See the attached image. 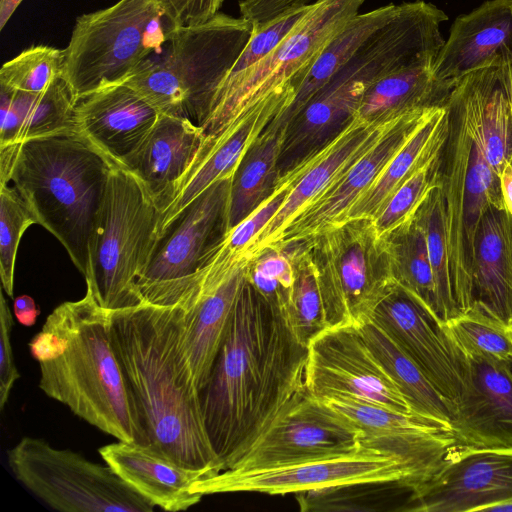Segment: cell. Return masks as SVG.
Returning <instances> with one entry per match:
<instances>
[{
	"instance_id": "cell-50",
	"label": "cell",
	"mask_w": 512,
	"mask_h": 512,
	"mask_svg": "<svg viewBox=\"0 0 512 512\" xmlns=\"http://www.w3.org/2000/svg\"><path fill=\"white\" fill-rule=\"evenodd\" d=\"M309 2L310 0H241L239 11L241 17L259 27L291 10L311 4Z\"/></svg>"
},
{
	"instance_id": "cell-7",
	"label": "cell",
	"mask_w": 512,
	"mask_h": 512,
	"mask_svg": "<svg viewBox=\"0 0 512 512\" xmlns=\"http://www.w3.org/2000/svg\"><path fill=\"white\" fill-rule=\"evenodd\" d=\"M158 204L131 170L111 169L85 277L101 307L115 311L144 303L138 280L158 240Z\"/></svg>"
},
{
	"instance_id": "cell-20",
	"label": "cell",
	"mask_w": 512,
	"mask_h": 512,
	"mask_svg": "<svg viewBox=\"0 0 512 512\" xmlns=\"http://www.w3.org/2000/svg\"><path fill=\"white\" fill-rule=\"evenodd\" d=\"M370 320L388 334L454 412L463 388L460 357L441 325L397 284Z\"/></svg>"
},
{
	"instance_id": "cell-1",
	"label": "cell",
	"mask_w": 512,
	"mask_h": 512,
	"mask_svg": "<svg viewBox=\"0 0 512 512\" xmlns=\"http://www.w3.org/2000/svg\"><path fill=\"white\" fill-rule=\"evenodd\" d=\"M307 357L282 311L247 280L200 391L222 470L305 387Z\"/></svg>"
},
{
	"instance_id": "cell-8",
	"label": "cell",
	"mask_w": 512,
	"mask_h": 512,
	"mask_svg": "<svg viewBox=\"0 0 512 512\" xmlns=\"http://www.w3.org/2000/svg\"><path fill=\"white\" fill-rule=\"evenodd\" d=\"M175 28L156 0H119L82 14L63 49L62 77L78 99L124 83L168 43Z\"/></svg>"
},
{
	"instance_id": "cell-3",
	"label": "cell",
	"mask_w": 512,
	"mask_h": 512,
	"mask_svg": "<svg viewBox=\"0 0 512 512\" xmlns=\"http://www.w3.org/2000/svg\"><path fill=\"white\" fill-rule=\"evenodd\" d=\"M111 311L86 286L66 301L29 342L39 362L40 389L118 441L150 445L135 397L112 345Z\"/></svg>"
},
{
	"instance_id": "cell-35",
	"label": "cell",
	"mask_w": 512,
	"mask_h": 512,
	"mask_svg": "<svg viewBox=\"0 0 512 512\" xmlns=\"http://www.w3.org/2000/svg\"><path fill=\"white\" fill-rule=\"evenodd\" d=\"M382 239L395 283L441 325L425 232L416 211Z\"/></svg>"
},
{
	"instance_id": "cell-25",
	"label": "cell",
	"mask_w": 512,
	"mask_h": 512,
	"mask_svg": "<svg viewBox=\"0 0 512 512\" xmlns=\"http://www.w3.org/2000/svg\"><path fill=\"white\" fill-rule=\"evenodd\" d=\"M512 62V0H487L452 24L433 65L434 76L455 85L463 76Z\"/></svg>"
},
{
	"instance_id": "cell-52",
	"label": "cell",
	"mask_w": 512,
	"mask_h": 512,
	"mask_svg": "<svg viewBox=\"0 0 512 512\" xmlns=\"http://www.w3.org/2000/svg\"><path fill=\"white\" fill-rule=\"evenodd\" d=\"M500 187L504 207L512 217V163L509 162L500 174Z\"/></svg>"
},
{
	"instance_id": "cell-33",
	"label": "cell",
	"mask_w": 512,
	"mask_h": 512,
	"mask_svg": "<svg viewBox=\"0 0 512 512\" xmlns=\"http://www.w3.org/2000/svg\"><path fill=\"white\" fill-rule=\"evenodd\" d=\"M287 128L273 123L255 139L238 164L231 182L227 232L255 211L274 191L278 160Z\"/></svg>"
},
{
	"instance_id": "cell-39",
	"label": "cell",
	"mask_w": 512,
	"mask_h": 512,
	"mask_svg": "<svg viewBox=\"0 0 512 512\" xmlns=\"http://www.w3.org/2000/svg\"><path fill=\"white\" fill-rule=\"evenodd\" d=\"M447 338L466 356L508 363L512 357V327L472 308L441 325Z\"/></svg>"
},
{
	"instance_id": "cell-21",
	"label": "cell",
	"mask_w": 512,
	"mask_h": 512,
	"mask_svg": "<svg viewBox=\"0 0 512 512\" xmlns=\"http://www.w3.org/2000/svg\"><path fill=\"white\" fill-rule=\"evenodd\" d=\"M286 109L280 103L257 102L239 113L218 135L205 137L194 161L158 203V235L212 184L232 176L255 139Z\"/></svg>"
},
{
	"instance_id": "cell-42",
	"label": "cell",
	"mask_w": 512,
	"mask_h": 512,
	"mask_svg": "<svg viewBox=\"0 0 512 512\" xmlns=\"http://www.w3.org/2000/svg\"><path fill=\"white\" fill-rule=\"evenodd\" d=\"M78 98L61 76L43 92L35 93L22 125L17 143L75 129V106Z\"/></svg>"
},
{
	"instance_id": "cell-2",
	"label": "cell",
	"mask_w": 512,
	"mask_h": 512,
	"mask_svg": "<svg viewBox=\"0 0 512 512\" xmlns=\"http://www.w3.org/2000/svg\"><path fill=\"white\" fill-rule=\"evenodd\" d=\"M183 307L142 303L111 311L110 333L150 445L207 477L222 471L200 391L180 350Z\"/></svg>"
},
{
	"instance_id": "cell-26",
	"label": "cell",
	"mask_w": 512,
	"mask_h": 512,
	"mask_svg": "<svg viewBox=\"0 0 512 512\" xmlns=\"http://www.w3.org/2000/svg\"><path fill=\"white\" fill-rule=\"evenodd\" d=\"M98 452L120 478L163 510H187L203 497L190 487L206 473L184 467L151 446L118 441Z\"/></svg>"
},
{
	"instance_id": "cell-37",
	"label": "cell",
	"mask_w": 512,
	"mask_h": 512,
	"mask_svg": "<svg viewBox=\"0 0 512 512\" xmlns=\"http://www.w3.org/2000/svg\"><path fill=\"white\" fill-rule=\"evenodd\" d=\"M294 244V282L282 312L297 339L309 343L327 329L317 270L304 241Z\"/></svg>"
},
{
	"instance_id": "cell-38",
	"label": "cell",
	"mask_w": 512,
	"mask_h": 512,
	"mask_svg": "<svg viewBox=\"0 0 512 512\" xmlns=\"http://www.w3.org/2000/svg\"><path fill=\"white\" fill-rule=\"evenodd\" d=\"M416 213L423 226L430 264L434 274L441 325L460 315L456 306L450 273L445 223V203L440 185L432 188Z\"/></svg>"
},
{
	"instance_id": "cell-40",
	"label": "cell",
	"mask_w": 512,
	"mask_h": 512,
	"mask_svg": "<svg viewBox=\"0 0 512 512\" xmlns=\"http://www.w3.org/2000/svg\"><path fill=\"white\" fill-rule=\"evenodd\" d=\"M402 492H411L397 481L361 482L295 493L302 511H378Z\"/></svg>"
},
{
	"instance_id": "cell-55",
	"label": "cell",
	"mask_w": 512,
	"mask_h": 512,
	"mask_svg": "<svg viewBox=\"0 0 512 512\" xmlns=\"http://www.w3.org/2000/svg\"><path fill=\"white\" fill-rule=\"evenodd\" d=\"M510 93H511V105H512V63H511V70H510Z\"/></svg>"
},
{
	"instance_id": "cell-15",
	"label": "cell",
	"mask_w": 512,
	"mask_h": 512,
	"mask_svg": "<svg viewBox=\"0 0 512 512\" xmlns=\"http://www.w3.org/2000/svg\"><path fill=\"white\" fill-rule=\"evenodd\" d=\"M305 387L321 400L349 396L395 412L415 415L357 326L330 327L311 340Z\"/></svg>"
},
{
	"instance_id": "cell-10",
	"label": "cell",
	"mask_w": 512,
	"mask_h": 512,
	"mask_svg": "<svg viewBox=\"0 0 512 512\" xmlns=\"http://www.w3.org/2000/svg\"><path fill=\"white\" fill-rule=\"evenodd\" d=\"M14 476L62 512H152L149 500L108 465L92 462L44 439L24 437L7 451Z\"/></svg>"
},
{
	"instance_id": "cell-12",
	"label": "cell",
	"mask_w": 512,
	"mask_h": 512,
	"mask_svg": "<svg viewBox=\"0 0 512 512\" xmlns=\"http://www.w3.org/2000/svg\"><path fill=\"white\" fill-rule=\"evenodd\" d=\"M232 176L207 188L159 236L138 280L145 303L175 305L188 294L204 261L227 233Z\"/></svg>"
},
{
	"instance_id": "cell-51",
	"label": "cell",
	"mask_w": 512,
	"mask_h": 512,
	"mask_svg": "<svg viewBox=\"0 0 512 512\" xmlns=\"http://www.w3.org/2000/svg\"><path fill=\"white\" fill-rule=\"evenodd\" d=\"M13 310L17 321L27 327L34 325L40 314V309L29 295L18 296L14 300Z\"/></svg>"
},
{
	"instance_id": "cell-36",
	"label": "cell",
	"mask_w": 512,
	"mask_h": 512,
	"mask_svg": "<svg viewBox=\"0 0 512 512\" xmlns=\"http://www.w3.org/2000/svg\"><path fill=\"white\" fill-rule=\"evenodd\" d=\"M399 4H388L364 14L352 17L328 42L303 83L299 87L287 110L273 122L287 125L302 111L315 93L330 79L361 44L398 10Z\"/></svg>"
},
{
	"instance_id": "cell-32",
	"label": "cell",
	"mask_w": 512,
	"mask_h": 512,
	"mask_svg": "<svg viewBox=\"0 0 512 512\" xmlns=\"http://www.w3.org/2000/svg\"><path fill=\"white\" fill-rule=\"evenodd\" d=\"M453 86L434 76L433 65L401 69L374 82L354 115L368 122H385L413 110L442 107Z\"/></svg>"
},
{
	"instance_id": "cell-16",
	"label": "cell",
	"mask_w": 512,
	"mask_h": 512,
	"mask_svg": "<svg viewBox=\"0 0 512 512\" xmlns=\"http://www.w3.org/2000/svg\"><path fill=\"white\" fill-rule=\"evenodd\" d=\"M512 499V448L455 444L439 469L414 489L409 512H489Z\"/></svg>"
},
{
	"instance_id": "cell-17",
	"label": "cell",
	"mask_w": 512,
	"mask_h": 512,
	"mask_svg": "<svg viewBox=\"0 0 512 512\" xmlns=\"http://www.w3.org/2000/svg\"><path fill=\"white\" fill-rule=\"evenodd\" d=\"M249 256L239 260L210 256L188 294L183 307L180 350L196 388L207 383L215 358L247 281Z\"/></svg>"
},
{
	"instance_id": "cell-11",
	"label": "cell",
	"mask_w": 512,
	"mask_h": 512,
	"mask_svg": "<svg viewBox=\"0 0 512 512\" xmlns=\"http://www.w3.org/2000/svg\"><path fill=\"white\" fill-rule=\"evenodd\" d=\"M366 0H317L283 41L262 59L237 89L205 120L211 138L247 107L264 100L292 103L299 87L331 38Z\"/></svg>"
},
{
	"instance_id": "cell-13",
	"label": "cell",
	"mask_w": 512,
	"mask_h": 512,
	"mask_svg": "<svg viewBox=\"0 0 512 512\" xmlns=\"http://www.w3.org/2000/svg\"><path fill=\"white\" fill-rule=\"evenodd\" d=\"M359 446L357 429L304 387L224 470L283 466L351 452Z\"/></svg>"
},
{
	"instance_id": "cell-14",
	"label": "cell",
	"mask_w": 512,
	"mask_h": 512,
	"mask_svg": "<svg viewBox=\"0 0 512 512\" xmlns=\"http://www.w3.org/2000/svg\"><path fill=\"white\" fill-rule=\"evenodd\" d=\"M381 481L401 482L410 489L409 473L398 459L360 445L351 452L283 466L222 470L194 482L190 492L202 496L230 492L295 494L336 485Z\"/></svg>"
},
{
	"instance_id": "cell-56",
	"label": "cell",
	"mask_w": 512,
	"mask_h": 512,
	"mask_svg": "<svg viewBox=\"0 0 512 512\" xmlns=\"http://www.w3.org/2000/svg\"><path fill=\"white\" fill-rule=\"evenodd\" d=\"M507 367H508L509 371H510V372H511V374H512V357H511V359L508 361V363H507Z\"/></svg>"
},
{
	"instance_id": "cell-48",
	"label": "cell",
	"mask_w": 512,
	"mask_h": 512,
	"mask_svg": "<svg viewBox=\"0 0 512 512\" xmlns=\"http://www.w3.org/2000/svg\"><path fill=\"white\" fill-rule=\"evenodd\" d=\"M13 318L8 303L0 293V409L5 408L10 392L20 377L11 345Z\"/></svg>"
},
{
	"instance_id": "cell-45",
	"label": "cell",
	"mask_w": 512,
	"mask_h": 512,
	"mask_svg": "<svg viewBox=\"0 0 512 512\" xmlns=\"http://www.w3.org/2000/svg\"><path fill=\"white\" fill-rule=\"evenodd\" d=\"M308 165L305 155L285 175L280 176L273 193L248 217L230 229L217 245V250L230 257H244L246 250L282 207L292 187Z\"/></svg>"
},
{
	"instance_id": "cell-43",
	"label": "cell",
	"mask_w": 512,
	"mask_h": 512,
	"mask_svg": "<svg viewBox=\"0 0 512 512\" xmlns=\"http://www.w3.org/2000/svg\"><path fill=\"white\" fill-rule=\"evenodd\" d=\"M294 244L270 245L249 256L247 280L273 307L284 311L294 282Z\"/></svg>"
},
{
	"instance_id": "cell-30",
	"label": "cell",
	"mask_w": 512,
	"mask_h": 512,
	"mask_svg": "<svg viewBox=\"0 0 512 512\" xmlns=\"http://www.w3.org/2000/svg\"><path fill=\"white\" fill-rule=\"evenodd\" d=\"M511 63L492 65L464 76L485 158L499 177L505 165L512 163Z\"/></svg>"
},
{
	"instance_id": "cell-22",
	"label": "cell",
	"mask_w": 512,
	"mask_h": 512,
	"mask_svg": "<svg viewBox=\"0 0 512 512\" xmlns=\"http://www.w3.org/2000/svg\"><path fill=\"white\" fill-rule=\"evenodd\" d=\"M457 350L463 381L451 420L457 444L512 448V374L507 363Z\"/></svg>"
},
{
	"instance_id": "cell-54",
	"label": "cell",
	"mask_w": 512,
	"mask_h": 512,
	"mask_svg": "<svg viewBox=\"0 0 512 512\" xmlns=\"http://www.w3.org/2000/svg\"><path fill=\"white\" fill-rule=\"evenodd\" d=\"M489 512H512V499L491 507Z\"/></svg>"
},
{
	"instance_id": "cell-27",
	"label": "cell",
	"mask_w": 512,
	"mask_h": 512,
	"mask_svg": "<svg viewBox=\"0 0 512 512\" xmlns=\"http://www.w3.org/2000/svg\"><path fill=\"white\" fill-rule=\"evenodd\" d=\"M374 81L375 74L365 63H344L287 125L282 154L313 150L332 138V132L340 131L353 118Z\"/></svg>"
},
{
	"instance_id": "cell-49",
	"label": "cell",
	"mask_w": 512,
	"mask_h": 512,
	"mask_svg": "<svg viewBox=\"0 0 512 512\" xmlns=\"http://www.w3.org/2000/svg\"><path fill=\"white\" fill-rule=\"evenodd\" d=\"M176 27L202 24L217 13L223 0H156Z\"/></svg>"
},
{
	"instance_id": "cell-18",
	"label": "cell",
	"mask_w": 512,
	"mask_h": 512,
	"mask_svg": "<svg viewBox=\"0 0 512 512\" xmlns=\"http://www.w3.org/2000/svg\"><path fill=\"white\" fill-rule=\"evenodd\" d=\"M358 431L362 446L398 459L410 476L411 492L441 466L457 444L451 427L411 414H403L349 396L323 399Z\"/></svg>"
},
{
	"instance_id": "cell-5",
	"label": "cell",
	"mask_w": 512,
	"mask_h": 512,
	"mask_svg": "<svg viewBox=\"0 0 512 512\" xmlns=\"http://www.w3.org/2000/svg\"><path fill=\"white\" fill-rule=\"evenodd\" d=\"M445 109L447 133L441 151L440 188L445 203L453 294L463 314L474 304V240L481 216L489 205L505 207L500 177L484 155L464 77L453 86Z\"/></svg>"
},
{
	"instance_id": "cell-28",
	"label": "cell",
	"mask_w": 512,
	"mask_h": 512,
	"mask_svg": "<svg viewBox=\"0 0 512 512\" xmlns=\"http://www.w3.org/2000/svg\"><path fill=\"white\" fill-rule=\"evenodd\" d=\"M472 308L512 327V217L489 205L474 240ZM471 308V309H472Z\"/></svg>"
},
{
	"instance_id": "cell-53",
	"label": "cell",
	"mask_w": 512,
	"mask_h": 512,
	"mask_svg": "<svg viewBox=\"0 0 512 512\" xmlns=\"http://www.w3.org/2000/svg\"><path fill=\"white\" fill-rule=\"evenodd\" d=\"M23 0H0V30H2Z\"/></svg>"
},
{
	"instance_id": "cell-29",
	"label": "cell",
	"mask_w": 512,
	"mask_h": 512,
	"mask_svg": "<svg viewBox=\"0 0 512 512\" xmlns=\"http://www.w3.org/2000/svg\"><path fill=\"white\" fill-rule=\"evenodd\" d=\"M205 139L190 119L160 114L123 167L147 186L157 204L194 161Z\"/></svg>"
},
{
	"instance_id": "cell-9",
	"label": "cell",
	"mask_w": 512,
	"mask_h": 512,
	"mask_svg": "<svg viewBox=\"0 0 512 512\" xmlns=\"http://www.w3.org/2000/svg\"><path fill=\"white\" fill-rule=\"evenodd\" d=\"M304 242L317 270L327 327L369 321L396 286L373 220L350 219Z\"/></svg>"
},
{
	"instance_id": "cell-4",
	"label": "cell",
	"mask_w": 512,
	"mask_h": 512,
	"mask_svg": "<svg viewBox=\"0 0 512 512\" xmlns=\"http://www.w3.org/2000/svg\"><path fill=\"white\" fill-rule=\"evenodd\" d=\"M114 165L77 131L0 147V185L13 183L84 278Z\"/></svg>"
},
{
	"instance_id": "cell-34",
	"label": "cell",
	"mask_w": 512,
	"mask_h": 512,
	"mask_svg": "<svg viewBox=\"0 0 512 512\" xmlns=\"http://www.w3.org/2000/svg\"><path fill=\"white\" fill-rule=\"evenodd\" d=\"M416 416L451 427L452 407L388 334L369 320L357 326Z\"/></svg>"
},
{
	"instance_id": "cell-6",
	"label": "cell",
	"mask_w": 512,
	"mask_h": 512,
	"mask_svg": "<svg viewBox=\"0 0 512 512\" xmlns=\"http://www.w3.org/2000/svg\"><path fill=\"white\" fill-rule=\"evenodd\" d=\"M254 30L249 20L220 12L202 24L175 28L167 53L147 60L124 83L160 114L187 118L201 127L218 87Z\"/></svg>"
},
{
	"instance_id": "cell-41",
	"label": "cell",
	"mask_w": 512,
	"mask_h": 512,
	"mask_svg": "<svg viewBox=\"0 0 512 512\" xmlns=\"http://www.w3.org/2000/svg\"><path fill=\"white\" fill-rule=\"evenodd\" d=\"M311 8L312 3L255 27L251 39L218 87L208 116L237 89L251 70L288 36Z\"/></svg>"
},
{
	"instance_id": "cell-47",
	"label": "cell",
	"mask_w": 512,
	"mask_h": 512,
	"mask_svg": "<svg viewBox=\"0 0 512 512\" xmlns=\"http://www.w3.org/2000/svg\"><path fill=\"white\" fill-rule=\"evenodd\" d=\"M36 220L14 187L0 185V276L2 287L13 297L14 274L20 239Z\"/></svg>"
},
{
	"instance_id": "cell-24",
	"label": "cell",
	"mask_w": 512,
	"mask_h": 512,
	"mask_svg": "<svg viewBox=\"0 0 512 512\" xmlns=\"http://www.w3.org/2000/svg\"><path fill=\"white\" fill-rule=\"evenodd\" d=\"M160 113L125 83L93 91L77 100L75 129L115 164L123 166L140 146Z\"/></svg>"
},
{
	"instance_id": "cell-44",
	"label": "cell",
	"mask_w": 512,
	"mask_h": 512,
	"mask_svg": "<svg viewBox=\"0 0 512 512\" xmlns=\"http://www.w3.org/2000/svg\"><path fill=\"white\" fill-rule=\"evenodd\" d=\"M63 61V49L31 46L2 65L0 85L17 91L41 93L62 76Z\"/></svg>"
},
{
	"instance_id": "cell-46",
	"label": "cell",
	"mask_w": 512,
	"mask_h": 512,
	"mask_svg": "<svg viewBox=\"0 0 512 512\" xmlns=\"http://www.w3.org/2000/svg\"><path fill=\"white\" fill-rule=\"evenodd\" d=\"M441 151L396 190L373 220L380 238L410 218L429 191L440 185Z\"/></svg>"
},
{
	"instance_id": "cell-23",
	"label": "cell",
	"mask_w": 512,
	"mask_h": 512,
	"mask_svg": "<svg viewBox=\"0 0 512 512\" xmlns=\"http://www.w3.org/2000/svg\"><path fill=\"white\" fill-rule=\"evenodd\" d=\"M391 120L368 122L354 115L337 134L307 153L306 169L292 187L282 207L245 254L251 256L273 243L290 221L322 195L378 140Z\"/></svg>"
},
{
	"instance_id": "cell-31",
	"label": "cell",
	"mask_w": 512,
	"mask_h": 512,
	"mask_svg": "<svg viewBox=\"0 0 512 512\" xmlns=\"http://www.w3.org/2000/svg\"><path fill=\"white\" fill-rule=\"evenodd\" d=\"M446 133L444 105L428 113L371 187L355 202L343 222L359 218L374 220L396 190L441 151Z\"/></svg>"
},
{
	"instance_id": "cell-19",
	"label": "cell",
	"mask_w": 512,
	"mask_h": 512,
	"mask_svg": "<svg viewBox=\"0 0 512 512\" xmlns=\"http://www.w3.org/2000/svg\"><path fill=\"white\" fill-rule=\"evenodd\" d=\"M435 108L413 110L392 119L378 140L322 195L290 221L270 245L302 242L341 224L355 202L371 187L422 120Z\"/></svg>"
}]
</instances>
